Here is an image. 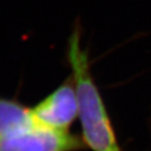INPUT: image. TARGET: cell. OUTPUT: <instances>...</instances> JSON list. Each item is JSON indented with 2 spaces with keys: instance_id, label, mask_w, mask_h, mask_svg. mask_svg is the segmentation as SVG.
Masks as SVG:
<instances>
[{
  "instance_id": "cell-1",
  "label": "cell",
  "mask_w": 151,
  "mask_h": 151,
  "mask_svg": "<svg viewBox=\"0 0 151 151\" xmlns=\"http://www.w3.org/2000/svg\"><path fill=\"white\" fill-rule=\"evenodd\" d=\"M83 29L76 19L66 44V60L70 66L78 101V119L82 139L92 151H123L116 139L106 106L91 73L89 50L82 45Z\"/></svg>"
},
{
  "instance_id": "cell-2",
  "label": "cell",
  "mask_w": 151,
  "mask_h": 151,
  "mask_svg": "<svg viewBox=\"0 0 151 151\" xmlns=\"http://www.w3.org/2000/svg\"><path fill=\"white\" fill-rule=\"evenodd\" d=\"M87 149L82 137L43 126L32 107L0 97V151H80Z\"/></svg>"
},
{
  "instance_id": "cell-3",
  "label": "cell",
  "mask_w": 151,
  "mask_h": 151,
  "mask_svg": "<svg viewBox=\"0 0 151 151\" xmlns=\"http://www.w3.org/2000/svg\"><path fill=\"white\" fill-rule=\"evenodd\" d=\"M34 116L43 126L68 131L78 119V101L71 75L60 86L32 107Z\"/></svg>"
}]
</instances>
